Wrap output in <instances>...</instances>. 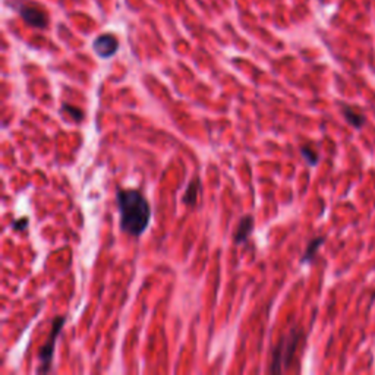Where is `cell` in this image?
<instances>
[{
    "instance_id": "1",
    "label": "cell",
    "mask_w": 375,
    "mask_h": 375,
    "mask_svg": "<svg viewBox=\"0 0 375 375\" xmlns=\"http://www.w3.org/2000/svg\"><path fill=\"white\" fill-rule=\"evenodd\" d=\"M117 207L120 214V229L129 236H141L151 220V208L145 196L137 189H119Z\"/></svg>"
},
{
    "instance_id": "2",
    "label": "cell",
    "mask_w": 375,
    "mask_h": 375,
    "mask_svg": "<svg viewBox=\"0 0 375 375\" xmlns=\"http://www.w3.org/2000/svg\"><path fill=\"white\" fill-rule=\"evenodd\" d=\"M302 330L299 328H292L290 333L284 337L280 339L277 346L273 349L271 355V365H270V373L273 374H280L289 370L292 359L296 353L298 345L302 339Z\"/></svg>"
},
{
    "instance_id": "3",
    "label": "cell",
    "mask_w": 375,
    "mask_h": 375,
    "mask_svg": "<svg viewBox=\"0 0 375 375\" xmlns=\"http://www.w3.org/2000/svg\"><path fill=\"white\" fill-rule=\"evenodd\" d=\"M66 323V318L65 317H56L53 320V327H51V331L48 334V339L46 340V343L40 348V352H38V368H37V373L38 374H47L51 371V365H53V356H54V349H56V342H57V337L63 328Z\"/></svg>"
},
{
    "instance_id": "4",
    "label": "cell",
    "mask_w": 375,
    "mask_h": 375,
    "mask_svg": "<svg viewBox=\"0 0 375 375\" xmlns=\"http://www.w3.org/2000/svg\"><path fill=\"white\" fill-rule=\"evenodd\" d=\"M19 16L23 19V22L29 26H34L37 29H44L48 23L47 12L34 1H22L16 6Z\"/></svg>"
},
{
    "instance_id": "5",
    "label": "cell",
    "mask_w": 375,
    "mask_h": 375,
    "mask_svg": "<svg viewBox=\"0 0 375 375\" xmlns=\"http://www.w3.org/2000/svg\"><path fill=\"white\" fill-rule=\"evenodd\" d=\"M119 48V41L113 34H103L97 37L93 43V50L101 59H109L116 54Z\"/></svg>"
},
{
    "instance_id": "6",
    "label": "cell",
    "mask_w": 375,
    "mask_h": 375,
    "mask_svg": "<svg viewBox=\"0 0 375 375\" xmlns=\"http://www.w3.org/2000/svg\"><path fill=\"white\" fill-rule=\"evenodd\" d=\"M252 230H254V217L249 215V214H248V215H243V217L239 220V223H237V226H236V229H234V232H233V242H234L236 245L245 243V242L249 239Z\"/></svg>"
},
{
    "instance_id": "7",
    "label": "cell",
    "mask_w": 375,
    "mask_h": 375,
    "mask_svg": "<svg viewBox=\"0 0 375 375\" xmlns=\"http://www.w3.org/2000/svg\"><path fill=\"white\" fill-rule=\"evenodd\" d=\"M342 112H343V116H345L346 122H348L351 126H353L355 129H362V128L367 125V117H365L362 113H359L358 110H355L353 107H351V106H343V107H342Z\"/></svg>"
},
{
    "instance_id": "8",
    "label": "cell",
    "mask_w": 375,
    "mask_h": 375,
    "mask_svg": "<svg viewBox=\"0 0 375 375\" xmlns=\"http://www.w3.org/2000/svg\"><path fill=\"white\" fill-rule=\"evenodd\" d=\"M324 242H326V237H324V236H318V237L312 239V240L308 243L306 251H305V254H304V257H302V259H301V261H302V264L311 262V261L315 258V255H317V252H318L320 246H321Z\"/></svg>"
},
{
    "instance_id": "9",
    "label": "cell",
    "mask_w": 375,
    "mask_h": 375,
    "mask_svg": "<svg viewBox=\"0 0 375 375\" xmlns=\"http://www.w3.org/2000/svg\"><path fill=\"white\" fill-rule=\"evenodd\" d=\"M199 187H201V182L198 178H193L189 185L187 188V192L184 195V202L187 204L188 207H193L196 204V199H198V192H199Z\"/></svg>"
},
{
    "instance_id": "10",
    "label": "cell",
    "mask_w": 375,
    "mask_h": 375,
    "mask_svg": "<svg viewBox=\"0 0 375 375\" xmlns=\"http://www.w3.org/2000/svg\"><path fill=\"white\" fill-rule=\"evenodd\" d=\"M301 154H302V157L306 160V163H308L309 166H315V164L318 163V160H320L318 154H317L311 147H308V145L301 147Z\"/></svg>"
},
{
    "instance_id": "11",
    "label": "cell",
    "mask_w": 375,
    "mask_h": 375,
    "mask_svg": "<svg viewBox=\"0 0 375 375\" xmlns=\"http://www.w3.org/2000/svg\"><path fill=\"white\" fill-rule=\"evenodd\" d=\"M26 226H28V218H26V217H23V218H19L18 221L12 223V229H13L15 232H21V230L26 229Z\"/></svg>"
},
{
    "instance_id": "12",
    "label": "cell",
    "mask_w": 375,
    "mask_h": 375,
    "mask_svg": "<svg viewBox=\"0 0 375 375\" xmlns=\"http://www.w3.org/2000/svg\"><path fill=\"white\" fill-rule=\"evenodd\" d=\"M63 110H68V112H69V115H70V113H73V115H75V120H76V122H79V120L82 119V112H81V110H78V109H75V107H72V106H69V104H65V106H63Z\"/></svg>"
},
{
    "instance_id": "13",
    "label": "cell",
    "mask_w": 375,
    "mask_h": 375,
    "mask_svg": "<svg viewBox=\"0 0 375 375\" xmlns=\"http://www.w3.org/2000/svg\"><path fill=\"white\" fill-rule=\"evenodd\" d=\"M373 299H375V292H374V295H373Z\"/></svg>"
}]
</instances>
